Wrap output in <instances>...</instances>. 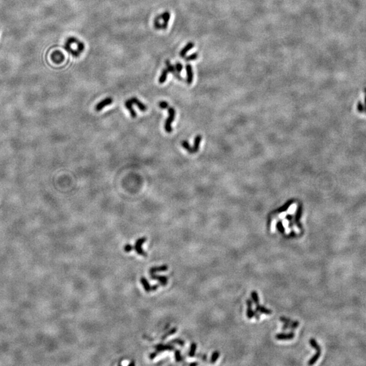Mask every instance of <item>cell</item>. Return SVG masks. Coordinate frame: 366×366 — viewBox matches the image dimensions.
Wrapping results in <instances>:
<instances>
[{
  "instance_id": "obj_1",
  "label": "cell",
  "mask_w": 366,
  "mask_h": 366,
  "mask_svg": "<svg viewBox=\"0 0 366 366\" xmlns=\"http://www.w3.org/2000/svg\"><path fill=\"white\" fill-rule=\"evenodd\" d=\"M167 111H168V117L166 120L165 124H164V128H165V130L167 133H170L172 130L171 124H172V122H173V121L175 119L176 111L174 108L168 107Z\"/></svg>"
},
{
  "instance_id": "obj_2",
  "label": "cell",
  "mask_w": 366,
  "mask_h": 366,
  "mask_svg": "<svg viewBox=\"0 0 366 366\" xmlns=\"http://www.w3.org/2000/svg\"><path fill=\"white\" fill-rule=\"evenodd\" d=\"M146 240V238L143 237H141L140 239H138V240L136 241L135 243V246H134V249H135L136 253L139 255L143 256H146L147 254L145 253V251L142 249V244L144 243Z\"/></svg>"
},
{
  "instance_id": "obj_3",
  "label": "cell",
  "mask_w": 366,
  "mask_h": 366,
  "mask_svg": "<svg viewBox=\"0 0 366 366\" xmlns=\"http://www.w3.org/2000/svg\"><path fill=\"white\" fill-rule=\"evenodd\" d=\"M155 350H156V352L157 353L166 351H174V349H175L174 347L171 345V344H157V345L155 346Z\"/></svg>"
},
{
  "instance_id": "obj_4",
  "label": "cell",
  "mask_w": 366,
  "mask_h": 366,
  "mask_svg": "<svg viewBox=\"0 0 366 366\" xmlns=\"http://www.w3.org/2000/svg\"><path fill=\"white\" fill-rule=\"evenodd\" d=\"M295 337V334L294 331H291L289 333H279L275 336V338L278 340H289Z\"/></svg>"
},
{
  "instance_id": "obj_5",
  "label": "cell",
  "mask_w": 366,
  "mask_h": 366,
  "mask_svg": "<svg viewBox=\"0 0 366 366\" xmlns=\"http://www.w3.org/2000/svg\"><path fill=\"white\" fill-rule=\"evenodd\" d=\"M112 103H113L112 98H110V97L106 98L96 105V107H95L96 111H101L103 108H104L106 106H108V105H109V104H111Z\"/></svg>"
},
{
  "instance_id": "obj_6",
  "label": "cell",
  "mask_w": 366,
  "mask_h": 366,
  "mask_svg": "<svg viewBox=\"0 0 366 366\" xmlns=\"http://www.w3.org/2000/svg\"><path fill=\"white\" fill-rule=\"evenodd\" d=\"M151 279H153V280L158 281L159 284H160V285L162 286H166L167 284L168 279H167V277L166 276L157 275H155V274H152V275H151Z\"/></svg>"
},
{
  "instance_id": "obj_7",
  "label": "cell",
  "mask_w": 366,
  "mask_h": 366,
  "mask_svg": "<svg viewBox=\"0 0 366 366\" xmlns=\"http://www.w3.org/2000/svg\"><path fill=\"white\" fill-rule=\"evenodd\" d=\"M131 100V102L132 103V104H135L136 106L138 107V108L140 109V110L142 112H145L147 110V107L145 104H143L141 100H138L137 98L136 97H133L132 98L130 99Z\"/></svg>"
},
{
  "instance_id": "obj_8",
  "label": "cell",
  "mask_w": 366,
  "mask_h": 366,
  "mask_svg": "<svg viewBox=\"0 0 366 366\" xmlns=\"http://www.w3.org/2000/svg\"><path fill=\"white\" fill-rule=\"evenodd\" d=\"M166 65H167V69L168 71V72L172 73L176 78H178V79L182 80V78H181V77L180 76V74H178L177 73V71H176V68L171 64L169 61H166Z\"/></svg>"
},
{
  "instance_id": "obj_9",
  "label": "cell",
  "mask_w": 366,
  "mask_h": 366,
  "mask_svg": "<svg viewBox=\"0 0 366 366\" xmlns=\"http://www.w3.org/2000/svg\"><path fill=\"white\" fill-rule=\"evenodd\" d=\"M125 107L129 111V112L130 113V115H131L132 118H136V116H137V114H136V111H134V109H133V107H132V103L131 102V100H130V99L129 100H127L125 102Z\"/></svg>"
},
{
  "instance_id": "obj_10",
  "label": "cell",
  "mask_w": 366,
  "mask_h": 366,
  "mask_svg": "<svg viewBox=\"0 0 366 366\" xmlns=\"http://www.w3.org/2000/svg\"><path fill=\"white\" fill-rule=\"evenodd\" d=\"M246 304L247 306V317L248 319H252V317H254V311L252 310V301L250 299H247L246 300Z\"/></svg>"
},
{
  "instance_id": "obj_11",
  "label": "cell",
  "mask_w": 366,
  "mask_h": 366,
  "mask_svg": "<svg viewBox=\"0 0 366 366\" xmlns=\"http://www.w3.org/2000/svg\"><path fill=\"white\" fill-rule=\"evenodd\" d=\"M160 16V18L163 20V23L162 24V29H166L167 27V24L169 22L170 19V14L169 12H165L163 13Z\"/></svg>"
},
{
  "instance_id": "obj_12",
  "label": "cell",
  "mask_w": 366,
  "mask_h": 366,
  "mask_svg": "<svg viewBox=\"0 0 366 366\" xmlns=\"http://www.w3.org/2000/svg\"><path fill=\"white\" fill-rule=\"evenodd\" d=\"M193 47H194V44L193 43V42H189L186 45L184 46V47L183 48V50L180 51V56H181L182 58L185 57L186 56L187 53L189 51V50H191Z\"/></svg>"
},
{
  "instance_id": "obj_13",
  "label": "cell",
  "mask_w": 366,
  "mask_h": 366,
  "mask_svg": "<svg viewBox=\"0 0 366 366\" xmlns=\"http://www.w3.org/2000/svg\"><path fill=\"white\" fill-rule=\"evenodd\" d=\"M186 71L187 73V83L188 84H191L193 79V72L192 69V66L191 65H187L186 66Z\"/></svg>"
},
{
  "instance_id": "obj_14",
  "label": "cell",
  "mask_w": 366,
  "mask_h": 366,
  "mask_svg": "<svg viewBox=\"0 0 366 366\" xmlns=\"http://www.w3.org/2000/svg\"><path fill=\"white\" fill-rule=\"evenodd\" d=\"M256 310L258 311V312L260 313H263V314H265V315L272 314L271 310L267 309L266 307H264L263 305H260L259 304L257 305V306H256Z\"/></svg>"
},
{
  "instance_id": "obj_15",
  "label": "cell",
  "mask_w": 366,
  "mask_h": 366,
  "mask_svg": "<svg viewBox=\"0 0 366 366\" xmlns=\"http://www.w3.org/2000/svg\"><path fill=\"white\" fill-rule=\"evenodd\" d=\"M167 267L166 265H162V266L160 267H154L150 268L149 270V273L150 275H152V274H155L156 272H159V271H166L167 270Z\"/></svg>"
},
{
  "instance_id": "obj_16",
  "label": "cell",
  "mask_w": 366,
  "mask_h": 366,
  "mask_svg": "<svg viewBox=\"0 0 366 366\" xmlns=\"http://www.w3.org/2000/svg\"><path fill=\"white\" fill-rule=\"evenodd\" d=\"M317 351L316 353H315V354L312 357H311V358L309 359V361H308L309 365H314L318 361L319 357H320V356L321 355V351Z\"/></svg>"
},
{
  "instance_id": "obj_17",
  "label": "cell",
  "mask_w": 366,
  "mask_h": 366,
  "mask_svg": "<svg viewBox=\"0 0 366 366\" xmlns=\"http://www.w3.org/2000/svg\"><path fill=\"white\" fill-rule=\"evenodd\" d=\"M141 282L143 286V288H144L145 292H151V285L149 283V281H147V279L145 278V277H142L141 278Z\"/></svg>"
},
{
  "instance_id": "obj_18",
  "label": "cell",
  "mask_w": 366,
  "mask_h": 366,
  "mask_svg": "<svg viewBox=\"0 0 366 366\" xmlns=\"http://www.w3.org/2000/svg\"><path fill=\"white\" fill-rule=\"evenodd\" d=\"M197 344L195 342H193L191 344V347H190V349H189V351L188 353V356L190 357H193L195 356V353H196V350H197Z\"/></svg>"
},
{
  "instance_id": "obj_19",
  "label": "cell",
  "mask_w": 366,
  "mask_h": 366,
  "mask_svg": "<svg viewBox=\"0 0 366 366\" xmlns=\"http://www.w3.org/2000/svg\"><path fill=\"white\" fill-rule=\"evenodd\" d=\"M309 343H310V345L311 347H312L315 349V350H316V351H321V347L317 343V342L316 341V340H315V339H314V338H310L309 340Z\"/></svg>"
},
{
  "instance_id": "obj_20",
  "label": "cell",
  "mask_w": 366,
  "mask_h": 366,
  "mask_svg": "<svg viewBox=\"0 0 366 366\" xmlns=\"http://www.w3.org/2000/svg\"><path fill=\"white\" fill-rule=\"evenodd\" d=\"M168 71L167 69H163L162 74L160 75V77L159 79V83H163L166 81V79H167V74H168Z\"/></svg>"
},
{
  "instance_id": "obj_21",
  "label": "cell",
  "mask_w": 366,
  "mask_h": 366,
  "mask_svg": "<svg viewBox=\"0 0 366 366\" xmlns=\"http://www.w3.org/2000/svg\"><path fill=\"white\" fill-rule=\"evenodd\" d=\"M201 141V136H197L195 138V141H194V146H193V153L197 152V151L199 149V143Z\"/></svg>"
},
{
  "instance_id": "obj_22",
  "label": "cell",
  "mask_w": 366,
  "mask_h": 366,
  "mask_svg": "<svg viewBox=\"0 0 366 366\" xmlns=\"http://www.w3.org/2000/svg\"><path fill=\"white\" fill-rule=\"evenodd\" d=\"M61 54V52H58V51H57V52H56V53H54V54H52V60H53L54 61H55V62H58L57 63H59V62H61L62 61L64 60V56H60V57H59V55H60Z\"/></svg>"
},
{
  "instance_id": "obj_23",
  "label": "cell",
  "mask_w": 366,
  "mask_h": 366,
  "mask_svg": "<svg viewBox=\"0 0 366 366\" xmlns=\"http://www.w3.org/2000/svg\"><path fill=\"white\" fill-rule=\"evenodd\" d=\"M220 357V352L219 351H214L212 355L211 356V358H210V363H214L216 362V361L218 359V358Z\"/></svg>"
},
{
  "instance_id": "obj_24",
  "label": "cell",
  "mask_w": 366,
  "mask_h": 366,
  "mask_svg": "<svg viewBox=\"0 0 366 366\" xmlns=\"http://www.w3.org/2000/svg\"><path fill=\"white\" fill-rule=\"evenodd\" d=\"M181 145H182L183 148L184 149H186L188 151V152L191 153H193V149L191 148V146H190V145H189V143L187 141H183L182 143H181Z\"/></svg>"
},
{
  "instance_id": "obj_25",
  "label": "cell",
  "mask_w": 366,
  "mask_h": 366,
  "mask_svg": "<svg viewBox=\"0 0 366 366\" xmlns=\"http://www.w3.org/2000/svg\"><path fill=\"white\" fill-rule=\"evenodd\" d=\"M251 296L252 298V300L254 302V303L257 305L259 304V297H258V293L256 292V291H253L251 293Z\"/></svg>"
},
{
  "instance_id": "obj_26",
  "label": "cell",
  "mask_w": 366,
  "mask_h": 366,
  "mask_svg": "<svg viewBox=\"0 0 366 366\" xmlns=\"http://www.w3.org/2000/svg\"><path fill=\"white\" fill-rule=\"evenodd\" d=\"M175 359L176 362H181L183 360V357L181 355V352L179 350H175Z\"/></svg>"
},
{
  "instance_id": "obj_27",
  "label": "cell",
  "mask_w": 366,
  "mask_h": 366,
  "mask_svg": "<svg viewBox=\"0 0 366 366\" xmlns=\"http://www.w3.org/2000/svg\"><path fill=\"white\" fill-rule=\"evenodd\" d=\"M176 331H177V328H176V327H173L169 332H167L166 334H164L162 336V340H165L167 337H168V336H171L172 334H174L176 333Z\"/></svg>"
},
{
  "instance_id": "obj_28",
  "label": "cell",
  "mask_w": 366,
  "mask_h": 366,
  "mask_svg": "<svg viewBox=\"0 0 366 366\" xmlns=\"http://www.w3.org/2000/svg\"><path fill=\"white\" fill-rule=\"evenodd\" d=\"M299 324H300L299 321H292L291 323H290L289 329H290V330H291V331H294V330H296L298 326H299Z\"/></svg>"
},
{
  "instance_id": "obj_29",
  "label": "cell",
  "mask_w": 366,
  "mask_h": 366,
  "mask_svg": "<svg viewBox=\"0 0 366 366\" xmlns=\"http://www.w3.org/2000/svg\"><path fill=\"white\" fill-rule=\"evenodd\" d=\"M276 227H277V230H278V231H279V232L280 233L283 234V233H285V228H284V226L283 225V223L281 221H279L278 222H277V225H276Z\"/></svg>"
},
{
  "instance_id": "obj_30",
  "label": "cell",
  "mask_w": 366,
  "mask_h": 366,
  "mask_svg": "<svg viewBox=\"0 0 366 366\" xmlns=\"http://www.w3.org/2000/svg\"><path fill=\"white\" fill-rule=\"evenodd\" d=\"M170 343H174V344H177L178 345H180V347H184V344H185V342L183 340L180 339V338H176L174 339L173 340H172L170 342Z\"/></svg>"
},
{
  "instance_id": "obj_31",
  "label": "cell",
  "mask_w": 366,
  "mask_h": 366,
  "mask_svg": "<svg viewBox=\"0 0 366 366\" xmlns=\"http://www.w3.org/2000/svg\"><path fill=\"white\" fill-rule=\"evenodd\" d=\"M197 57H198V54H197V53H194V54H191V55L188 56V57L185 58V59H186V61H194V60L197 59Z\"/></svg>"
},
{
  "instance_id": "obj_32",
  "label": "cell",
  "mask_w": 366,
  "mask_h": 366,
  "mask_svg": "<svg viewBox=\"0 0 366 366\" xmlns=\"http://www.w3.org/2000/svg\"><path fill=\"white\" fill-rule=\"evenodd\" d=\"M159 106L162 109H168V107H169V104H168L166 101H161V102H159Z\"/></svg>"
},
{
  "instance_id": "obj_33",
  "label": "cell",
  "mask_w": 366,
  "mask_h": 366,
  "mask_svg": "<svg viewBox=\"0 0 366 366\" xmlns=\"http://www.w3.org/2000/svg\"><path fill=\"white\" fill-rule=\"evenodd\" d=\"M176 70L177 71V73L178 74H180L181 73V71L183 70V65L180 62H177L176 64Z\"/></svg>"
},
{
  "instance_id": "obj_34",
  "label": "cell",
  "mask_w": 366,
  "mask_h": 366,
  "mask_svg": "<svg viewBox=\"0 0 366 366\" xmlns=\"http://www.w3.org/2000/svg\"><path fill=\"white\" fill-rule=\"evenodd\" d=\"M124 250L125 252H130V251H132L133 250V246L132 245H130V244H126V245L124 246Z\"/></svg>"
},
{
  "instance_id": "obj_35",
  "label": "cell",
  "mask_w": 366,
  "mask_h": 366,
  "mask_svg": "<svg viewBox=\"0 0 366 366\" xmlns=\"http://www.w3.org/2000/svg\"><path fill=\"white\" fill-rule=\"evenodd\" d=\"M280 321H282V322H284V323H285V322H288V321H291L292 320H291V319H290L289 318H288V317H280Z\"/></svg>"
},
{
  "instance_id": "obj_36",
  "label": "cell",
  "mask_w": 366,
  "mask_h": 366,
  "mask_svg": "<svg viewBox=\"0 0 366 366\" xmlns=\"http://www.w3.org/2000/svg\"><path fill=\"white\" fill-rule=\"evenodd\" d=\"M157 355V353L155 351L154 353H151L150 355H149V358H150V359H153L155 358V357H156Z\"/></svg>"
},
{
  "instance_id": "obj_37",
  "label": "cell",
  "mask_w": 366,
  "mask_h": 366,
  "mask_svg": "<svg viewBox=\"0 0 366 366\" xmlns=\"http://www.w3.org/2000/svg\"><path fill=\"white\" fill-rule=\"evenodd\" d=\"M159 288V285L156 284V285H154L153 286H151V291H156V290L158 289Z\"/></svg>"
},
{
  "instance_id": "obj_38",
  "label": "cell",
  "mask_w": 366,
  "mask_h": 366,
  "mask_svg": "<svg viewBox=\"0 0 366 366\" xmlns=\"http://www.w3.org/2000/svg\"><path fill=\"white\" fill-rule=\"evenodd\" d=\"M200 358L202 359V360H203L204 361H207V355H205V354L201 355V356Z\"/></svg>"
},
{
  "instance_id": "obj_39",
  "label": "cell",
  "mask_w": 366,
  "mask_h": 366,
  "mask_svg": "<svg viewBox=\"0 0 366 366\" xmlns=\"http://www.w3.org/2000/svg\"><path fill=\"white\" fill-rule=\"evenodd\" d=\"M198 365V363H195V362L190 363V365Z\"/></svg>"
},
{
  "instance_id": "obj_40",
  "label": "cell",
  "mask_w": 366,
  "mask_h": 366,
  "mask_svg": "<svg viewBox=\"0 0 366 366\" xmlns=\"http://www.w3.org/2000/svg\"><path fill=\"white\" fill-rule=\"evenodd\" d=\"M135 365V363H134V361H132V363H129V365Z\"/></svg>"
}]
</instances>
